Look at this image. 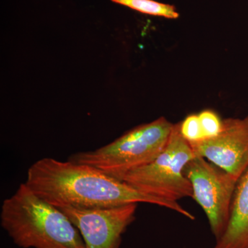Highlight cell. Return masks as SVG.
<instances>
[{
	"mask_svg": "<svg viewBox=\"0 0 248 248\" xmlns=\"http://www.w3.org/2000/svg\"><path fill=\"white\" fill-rule=\"evenodd\" d=\"M24 183L40 198L58 208H108L150 203L169 208L189 219L195 218L179 203L146 195L93 166L68 159L37 160L28 170Z\"/></svg>",
	"mask_w": 248,
	"mask_h": 248,
	"instance_id": "1",
	"label": "cell"
},
{
	"mask_svg": "<svg viewBox=\"0 0 248 248\" xmlns=\"http://www.w3.org/2000/svg\"><path fill=\"white\" fill-rule=\"evenodd\" d=\"M1 226L22 248H86L79 230L60 209L34 193L25 183L3 202Z\"/></svg>",
	"mask_w": 248,
	"mask_h": 248,
	"instance_id": "2",
	"label": "cell"
},
{
	"mask_svg": "<svg viewBox=\"0 0 248 248\" xmlns=\"http://www.w3.org/2000/svg\"><path fill=\"white\" fill-rule=\"evenodd\" d=\"M173 127L174 124L161 117L135 127L95 151L72 155L68 160L93 166L119 179L156 159L167 146Z\"/></svg>",
	"mask_w": 248,
	"mask_h": 248,
	"instance_id": "3",
	"label": "cell"
},
{
	"mask_svg": "<svg viewBox=\"0 0 248 248\" xmlns=\"http://www.w3.org/2000/svg\"><path fill=\"white\" fill-rule=\"evenodd\" d=\"M195 157L190 143L181 134L179 123L174 124L167 146L161 154L150 164L124 174L119 180L146 195L178 203L185 197H192V185L184 169Z\"/></svg>",
	"mask_w": 248,
	"mask_h": 248,
	"instance_id": "4",
	"label": "cell"
},
{
	"mask_svg": "<svg viewBox=\"0 0 248 248\" xmlns=\"http://www.w3.org/2000/svg\"><path fill=\"white\" fill-rule=\"evenodd\" d=\"M184 174L192 185V198L206 215L215 239H219L229 222L239 179L202 156L191 160Z\"/></svg>",
	"mask_w": 248,
	"mask_h": 248,
	"instance_id": "5",
	"label": "cell"
},
{
	"mask_svg": "<svg viewBox=\"0 0 248 248\" xmlns=\"http://www.w3.org/2000/svg\"><path fill=\"white\" fill-rule=\"evenodd\" d=\"M138 204L114 208H58L79 230L86 248H119L122 235L135 219Z\"/></svg>",
	"mask_w": 248,
	"mask_h": 248,
	"instance_id": "6",
	"label": "cell"
},
{
	"mask_svg": "<svg viewBox=\"0 0 248 248\" xmlns=\"http://www.w3.org/2000/svg\"><path fill=\"white\" fill-rule=\"evenodd\" d=\"M190 144L196 156H202L239 179L248 169V115L226 119L217 136Z\"/></svg>",
	"mask_w": 248,
	"mask_h": 248,
	"instance_id": "7",
	"label": "cell"
},
{
	"mask_svg": "<svg viewBox=\"0 0 248 248\" xmlns=\"http://www.w3.org/2000/svg\"><path fill=\"white\" fill-rule=\"evenodd\" d=\"M215 248H248V169L238 180L228 226Z\"/></svg>",
	"mask_w": 248,
	"mask_h": 248,
	"instance_id": "8",
	"label": "cell"
},
{
	"mask_svg": "<svg viewBox=\"0 0 248 248\" xmlns=\"http://www.w3.org/2000/svg\"><path fill=\"white\" fill-rule=\"evenodd\" d=\"M115 4L122 5L129 9L138 11L141 14L176 19L179 17V14L175 6L165 4L155 0H110Z\"/></svg>",
	"mask_w": 248,
	"mask_h": 248,
	"instance_id": "9",
	"label": "cell"
},
{
	"mask_svg": "<svg viewBox=\"0 0 248 248\" xmlns=\"http://www.w3.org/2000/svg\"><path fill=\"white\" fill-rule=\"evenodd\" d=\"M179 125L181 134L189 143H196L205 140L198 114L187 116Z\"/></svg>",
	"mask_w": 248,
	"mask_h": 248,
	"instance_id": "10",
	"label": "cell"
},
{
	"mask_svg": "<svg viewBox=\"0 0 248 248\" xmlns=\"http://www.w3.org/2000/svg\"><path fill=\"white\" fill-rule=\"evenodd\" d=\"M198 116L205 140L215 138L219 134L223 120L217 112L212 110H204L198 114Z\"/></svg>",
	"mask_w": 248,
	"mask_h": 248,
	"instance_id": "11",
	"label": "cell"
}]
</instances>
